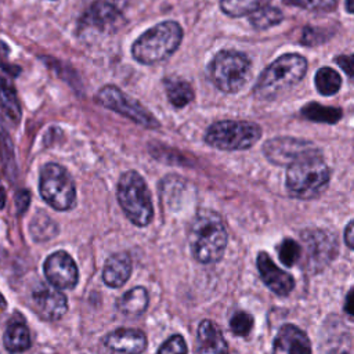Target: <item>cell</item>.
Returning a JSON list of instances; mask_svg holds the SVG:
<instances>
[{"label": "cell", "mask_w": 354, "mask_h": 354, "mask_svg": "<svg viewBox=\"0 0 354 354\" xmlns=\"http://www.w3.org/2000/svg\"><path fill=\"white\" fill-rule=\"evenodd\" d=\"M228 235L221 217L210 209H201L191 223L188 243L194 259L202 264L223 259Z\"/></svg>", "instance_id": "cell-1"}, {"label": "cell", "mask_w": 354, "mask_h": 354, "mask_svg": "<svg viewBox=\"0 0 354 354\" xmlns=\"http://www.w3.org/2000/svg\"><path fill=\"white\" fill-rule=\"evenodd\" d=\"M308 62L297 53H288L271 62L259 76L253 94L259 100H274L304 77Z\"/></svg>", "instance_id": "cell-2"}, {"label": "cell", "mask_w": 354, "mask_h": 354, "mask_svg": "<svg viewBox=\"0 0 354 354\" xmlns=\"http://www.w3.org/2000/svg\"><path fill=\"white\" fill-rule=\"evenodd\" d=\"M286 167V191L297 199L319 196L330 181V169L322 159V152L304 156Z\"/></svg>", "instance_id": "cell-3"}, {"label": "cell", "mask_w": 354, "mask_h": 354, "mask_svg": "<svg viewBox=\"0 0 354 354\" xmlns=\"http://www.w3.org/2000/svg\"><path fill=\"white\" fill-rule=\"evenodd\" d=\"M183 28L176 21H163L142 35L131 46L133 58L142 65H153L173 55L181 44Z\"/></svg>", "instance_id": "cell-4"}, {"label": "cell", "mask_w": 354, "mask_h": 354, "mask_svg": "<svg viewBox=\"0 0 354 354\" xmlns=\"http://www.w3.org/2000/svg\"><path fill=\"white\" fill-rule=\"evenodd\" d=\"M118 201L126 217L137 227H147L153 218L151 191L136 170L124 171L118 183Z\"/></svg>", "instance_id": "cell-5"}, {"label": "cell", "mask_w": 354, "mask_h": 354, "mask_svg": "<svg viewBox=\"0 0 354 354\" xmlns=\"http://www.w3.org/2000/svg\"><path fill=\"white\" fill-rule=\"evenodd\" d=\"M207 73L212 83L223 93H238L252 75L250 58L236 50H221L209 62Z\"/></svg>", "instance_id": "cell-6"}, {"label": "cell", "mask_w": 354, "mask_h": 354, "mask_svg": "<svg viewBox=\"0 0 354 354\" xmlns=\"http://www.w3.org/2000/svg\"><path fill=\"white\" fill-rule=\"evenodd\" d=\"M261 127L249 120H218L205 133V142L221 151H243L252 148L260 138Z\"/></svg>", "instance_id": "cell-7"}, {"label": "cell", "mask_w": 354, "mask_h": 354, "mask_svg": "<svg viewBox=\"0 0 354 354\" xmlns=\"http://www.w3.org/2000/svg\"><path fill=\"white\" fill-rule=\"evenodd\" d=\"M39 191L55 210L66 212L76 205V187L69 171L58 163H46L40 170Z\"/></svg>", "instance_id": "cell-8"}, {"label": "cell", "mask_w": 354, "mask_h": 354, "mask_svg": "<svg viewBox=\"0 0 354 354\" xmlns=\"http://www.w3.org/2000/svg\"><path fill=\"white\" fill-rule=\"evenodd\" d=\"M95 101L101 106L111 109L142 127L158 129L160 126L158 119L145 106H142L137 100L131 98L113 84L101 87L95 93Z\"/></svg>", "instance_id": "cell-9"}, {"label": "cell", "mask_w": 354, "mask_h": 354, "mask_svg": "<svg viewBox=\"0 0 354 354\" xmlns=\"http://www.w3.org/2000/svg\"><path fill=\"white\" fill-rule=\"evenodd\" d=\"M304 246L306 270L318 272L328 266L337 253V242L335 235L326 230L308 228L301 232Z\"/></svg>", "instance_id": "cell-10"}, {"label": "cell", "mask_w": 354, "mask_h": 354, "mask_svg": "<svg viewBox=\"0 0 354 354\" xmlns=\"http://www.w3.org/2000/svg\"><path fill=\"white\" fill-rule=\"evenodd\" d=\"M124 0H97L83 14L79 30L113 32L124 22Z\"/></svg>", "instance_id": "cell-11"}, {"label": "cell", "mask_w": 354, "mask_h": 354, "mask_svg": "<svg viewBox=\"0 0 354 354\" xmlns=\"http://www.w3.org/2000/svg\"><path fill=\"white\" fill-rule=\"evenodd\" d=\"M321 149L314 142L296 137H272L263 145L264 156L277 166H289L290 163L314 153Z\"/></svg>", "instance_id": "cell-12"}, {"label": "cell", "mask_w": 354, "mask_h": 354, "mask_svg": "<svg viewBox=\"0 0 354 354\" xmlns=\"http://www.w3.org/2000/svg\"><path fill=\"white\" fill-rule=\"evenodd\" d=\"M43 270L48 283L57 289H73L77 285V266L72 256L65 250L51 253L46 259Z\"/></svg>", "instance_id": "cell-13"}, {"label": "cell", "mask_w": 354, "mask_h": 354, "mask_svg": "<svg viewBox=\"0 0 354 354\" xmlns=\"http://www.w3.org/2000/svg\"><path fill=\"white\" fill-rule=\"evenodd\" d=\"M32 306L35 311L47 321H57L68 310L66 296L53 285L40 283L32 292Z\"/></svg>", "instance_id": "cell-14"}, {"label": "cell", "mask_w": 354, "mask_h": 354, "mask_svg": "<svg viewBox=\"0 0 354 354\" xmlns=\"http://www.w3.org/2000/svg\"><path fill=\"white\" fill-rule=\"evenodd\" d=\"M257 270L264 285L278 296H288L295 288L293 277L281 270L266 252H259L256 259Z\"/></svg>", "instance_id": "cell-15"}, {"label": "cell", "mask_w": 354, "mask_h": 354, "mask_svg": "<svg viewBox=\"0 0 354 354\" xmlns=\"http://www.w3.org/2000/svg\"><path fill=\"white\" fill-rule=\"evenodd\" d=\"M104 344L119 354H141L145 351L148 342L140 329L118 328L104 337Z\"/></svg>", "instance_id": "cell-16"}, {"label": "cell", "mask_w": 354, "mask_h": 354, "mask_svg": "<svg viewBox=\"0 0 354 354\" xmlns=\"http://www.w3.org/2000/svg\"><path fill=\"white\" fill-rule=\"evenodd\" d=\"M272 354H313L311 344L304 330L293 324L279 328L274 343Z\"/></svg>", "instance_id": "cell-17"}, {"label": "cell", "mask_w": 354, "mask_h": 354, "mask_svg": "<svg viewBox=\"0 0 354 354\" xmlns=\"http://www.w3.org/2000/svg\"><path fill=\"white\" fill-rule=\"evenodd\" d=\"M195 354H228V346L221 330L210 319H203L198 325Z\"/></svg>", "instance_id": "cell-18"}, {"label": "cell", "mask_w": 354, "mask_h": 354, "mask_svg": "<svg viewBox=\"0 0 354 354\" xmlns=\"http://www.w3.org/2000/svg\"><path fill=\"white\" fill-rule=\"evenodd\" d=\"M131 259L129 253L119 252L113 253L105 261L102 270V279L106 286L109 288H120L123 286L131 274Z\"/></svg>", "instance_id": "cell-19"}, {"label": "cell", "mask_w": 354, "mask_h": 354, "mask_svg": "<svg viewBox=\"0 0 354 354\" xmlns=\"http://www.w3.org/2000/svg\"><path fill=\"white\" fill-rule=\"evenodd\" d=\"M149 296L147 289L142 286H136L118 299L116 307L122 314L127 317H137L147 310Z\"/></svg>", "instance_id": "cell-20"}, {"label": "cell", "mask_w": 354, "mask_h": 354, "mask_svg": "<svg viewBox=\"0 0 354 354\" xmlns=\"http://www.w3.org/2000/svg\"><path fill=\"white\" fill-rule=\"evenodd\" d=\"M4 347L10 353H21L30 347L28 326L22 319H12L4 332Z\"/></svg>", "instance_id": "cell-21"}, {"label": "cell", "mask_w": 354, "mask_h": 354, "mask_svg": "<svg viewBox=\"0 0 354 354\" xmlns=\"http://www.w3.org/2000/svg\"><path fill=\"white\" fill-rule=\"evenodd\" d=\"M0 105L7 115V118L12 123H18L21 120V105L18 101V95L12 82L0 75Z\"/></svg>", "instance_id": "cell-22"}, {"label": "cell", "mask_w": 354, "mask_h": 354, "mask_svg": "<svg viewBox=\"0 0 354 354\" xmlns=\"http://www.w3.org/2000/svg\"><path fill=\"white\" fill-rule=\"evenodd\" d=\"M165 90L169 102L174 108H184L195 97L192 86L183 79H166Z\"/></svg>", "instance_id": "cell-23"}, {"label": "cell", "mask_w": 354, "mask_h": 354, "mask_svg": "<svg viewBox=\"0 0 354 354\" xmlns=\"http://www.w3.org/2000/svg\"><path fill=\"white\" fill-rule=\"evenodd\" d=\"M301 115L311 122L332 124L337 123L342 119L343 112L340 108L326 106L318 102H308L301 108Z\"/></svg>", "instance_id": "cell-24"}, {"label": "cell", "mask_w": 354, "mask_h": 354, "mask_svg": "<svg viewBox=\"0 0 354 354\" xmlns=\"http://www.w3.org/2000/svg\"><path fill=\"white\" fill-rule=\"evenodd\" d=\"M29 231L35 241L43 242L53 239L58 234V225L46 212H39L33 216Z\"/></svg>", "instance_id": "cell-25"}, {"label": "cell", "mask_w": 354, "mask_h": 354, "mask_svg": "<svg viewBox=\"0 0 354 354\" xmlns=\"http://www.w3.org/2000/svg\"><path fill=\"white\" fill-rule=\"evenodd\" d=\"M270 1L271 0H220V8L225 15L239 18L268 6Z\"/></svg>", "instance_id": "cell-26"}, {"label": "cell", "mask_w": 354, "mask_h": 354, "mask_svg": "<svg viewBox=\"0 0 354 354\" xmlns=\"http://www.w3.org/2000/svg\"><path fill=\"white\" fill-rule=\"evenodd\" d=\"M314 83L319 94L322 95H333L342 87V77L340 75L330 66H322L315 72Z\"/></svg>", "instance_id": "cell-27"}, {"label": "cell", "mask_w": 354, "mask_h": 354, "mask_svg": "<svg viewBox=\"0 0 354 354\" xmlns=\"http://www.w3.org/2000/svg\"><path fill=\"white\" fill-rule=\"evenodd\" d=\"M249 22L250 25L257 29V30H266L270 29L278 24L282 22L283 19V14L279 8L277 7H271V6H266L261 7L260 10L249 14Z\"/></svg>", "instance_id": "cell-28"}, {"label": "cell", "mask_w": 354, "mask_h": 354, "mask_svg": "<svg viewBox=\"0 0 354 354\" xmlns=\"http://www.w3.org/2000/svg\"><path fill=\"white\" fill-rule=\"evenodd\" d=\"M324 354H350L351 353V337L350 333L344 330L332 332L325 336V342L322 343Z\"/></svg>", "instance_id": "cell-29"}, {"label": "cell", "mask_w": 354, "mask_h": 354, "mask_svg": "<svg viewBox=\"0 0 354 354\" xmlns=\"http://www.w3.org/2000/svg\"><path fill=\"white\" fill-rule=\"evenodd\" d=\"M278 252V257L281 260L282 264H285L286 267H292L301 254V248L300 245L292 239V238H285L277 248Z\"/></svg>", "instance_id": "cell-30"}, {"label": "cell", "mask_w": 354, "mask_h": 354, "mask_svg": "<svg viewBox=\"0 0 354 354\" xmlns=\"http://www.w3.org/2000/svg\"><path fill=\"white\" fill-rule=\"evenodd\" d=\"M254 319L246 311H236L230 319V329L236 336H248L253 329Z\"/></svg>", "instance_id": "cell-31"}, {"label": "cell", "mask_w": 354, "mask_h": 354, "mask_svg": "<svg viewBox=\"0 0 354 354\" xmlns=\"http://www.w3.org/2000/svg\"><path fill=\"white\" fill-rule=\"evenodd\" d=\"M285 4L308 11H332L337 7V0H283Z\"/></svg>", "instance_id": "cell-32"}, {"label": "cell", "mask_w": 354, "mask_h": 354, "mask_svg": "<svg viewBox=\"0 0 354 354\" xmlns=\"http://www.w3.org/2000/svg\"><path fill=\"white\" fill-rule=\"evenodd\" d=\"M187 343L181 335H173L167 340H165L158 354H187Z\"/></svg>", "instance_id": "cell-33"}, {"label": "cell", "mask_w": 354, "mask_h": 354, "mask_svg": "<svg viewBox=\"0 0 354 354\" xmlns=\"http://www.w3.org/2000/svg\"><path fill=\"white\" fill-rule=\"evenodd\" d=\"M329 36H330L329 32L324 33V30L319 29V28L307 26V28L303 30L301 43L306 44V46H315V44H319V43L325 41Z\"/></svg>", "instance_id": "cell-34"}, {"label": "cell", "mask_w": 354, "mask_h": 354, "mask_svg": "<svg viewBox=\"0 0 354 354\" xmlns=\"http://www.w3.org/2000/svg\"><path fill=\"white\" fill-rule=\"evenodd\" d=\"M8 47L4 41L0 40V68L10 76H17L19 73V68L12 65L8 59Z\"/></svg>", "instance_id": "cell-35"}, {"label": "cell", "mask_w": 354, "mask_h": 354, "mask_svg": "<svg viewBox=\"0 0 354 354\" xmlns=\"http://www.w3.org/2000/svg\"><path fill=\"white\" fill-rule=\"evenodd\" d=\"M30 202V194L26 189H21L15 195V209L18 214H24L29 206Z\"/></svg>", "instance_id": "cell-36"}, {"label": "cell", "mask_w": 354, "mask_h": 354, "mask_svg": "<svg viewBox=\"0 0 354 354\" xmlns=\"http://www.w3.org/2000/svg\"><path fill=\"white\" fill-rule=\"evenodd\" d=\"M336 62L347 73L348 77L353 76V57L351 55H340L336 58Z\"/></svg>", "instance_id": "cell-37"}, {"label": "cell", "mask_w": 354, "mask_h": 354, "mask_svg": "<svg viewBox=\"0 0 354 354\" xmlns=\"http://www.w3.org/2000/svg\"><path fill=\"white\" fill-rule=\"evenodd\" d=\"M353 231H354L353 221H348V224L346 225V230H344V241H346V245L348 246V249H354V235H353Z\"/></svg>", "instance_id": "cell-38"}, {"label": "cell", "mask_w": 354, "mask_h": 354, "mask_svg": "<svg viewBox=\"0 0 354 354\" xmlns=\"http://www.w3.org/2000/svg\"><path fill=\"white\" fill-rule=\"evenodd\" d=\"M351 299H353V289L348 290L346 295V301H344V310L348 317H353V310H351Z\"/></svg>", "instance_id": "cell-39"}, {"label": "cell", "mask_w": 354, "mask_h": 354, "mask_svg": "<svg viewBox=\"0 0 354 354\" xmlns=\"http://www.w3.org/2000/svg\"><path fill=\"white\" fill-rule=\"evenodd\" d=\"M6 205V192L4 189L0 187V209H3Z\"/></svg>", "instance_id": "cell-40"}, {"label": "cell", "mask_w": 354, "mask_h": 354, "mask_svg": "<svg viewBox=\"0 0 354 354\" xmlns=\"http://www.w3.org/2000/svg\"><path fill=\"white\" fill-rule=\"evenodd\" d=\"M351 1H353V0H346V10H347V12H348V14H351V12H353Z\"/></svg>", "instance_id": "cell-41"}, {"label": "cell", "mask_w": 354, "mask_h": 354, "mask_svg": "<svg viewBox=\"0 0 354 354\" xmlns=\"http://www.w3.org/2000/svg\"><path fill=\"white\" fill-rule=\"evenodd\" d=\"M6 306H7V303H6L4 297H3V296H1V293H0V308H1V310H4V308H6Z\"/></svg>", "instance_id": "cell-42"}]
</instances>
